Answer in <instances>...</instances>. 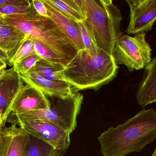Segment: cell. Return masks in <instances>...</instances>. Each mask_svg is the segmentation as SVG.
Wrapping results in <instances>:
<instances>
[{
    "mask_svg": "<svg viewBox=\"0 0 156 156\" xmlns=\"http://www.w3.org/2000/svg\"><path fill=\"white\" fill-rule=\"evenodd\" d=\"M80 25V32L82 41L84 46L85 50L92 55H96L98 53L99 49L98 48L94 42L92 37L86 30L83 22L79 23Z\"/></svg>",
    "mask_w": 156,
    "mask_h": 156,
    "instance_id": "603a6c76",
    "label": "cell"
},
{
    "mask_svg": "<svg viewBox=\"0 0 156 156\" xmlns=\"http://www.w3.org/2000/svg\"><path fill=\"white\" fill-rule=\"evenodd\" d=\"M156 138V111L142 109L133 117L112 126L98 137L103 156H126L141 151Z\"/></svg>",
    "mask_w": 156,
    "mask_h": 156,
    "instance_id": "6da1fadb",
    "label": "cell"
},
{
    "mask_svg": "<svg viewBox=\"0 0 156 156\" xmlns=\"http://www.w3.org/2000/svg\"><path fill=\"white\" fill-rule=\"evenodd\" d=\"M26 37L20 30L7 22L4 17H0V39L7 48L9 62Z\"/></svg>",
    "mask_w": 156,
    "mask_h": 156,
    "instance_id": "9a60e30c",
    "label": "cell"
},
{
    "mask_svg": "<svg viewBox=\"0 0 156 156\" xmlns=\"http://www.w3.org/2000/svg\"><path fill=\"white\" fill-rule=\"evenodd\" d=\"M83 100V95L77 92L68 98L58 99L54 106L48 109L10 115L7 121L17 125L22 121L42 119L56 124L71 134L77 126L76 119Z\"/></svg>",
    "mask_w": 156,
    "mask_h": 156,
    "instance_id": "5b68a950",
    "label": "cell"
},
{
    "mask_svg": "<svg viewBox=\"0 0 156 156\" xmlns=\"http://www.w3.org/2000/svg\"><path fill=\"white\" fill-rule=\"evenodd\" d=\"M24 131L48 143L63 156L70 145V134L56 124L42 119L19 122Z\"/></svg>",
    "mask_w": 156,
    "mask_h": 156,
    "instance_id": "52a82bcc",
    "label": "cell"
},
{
    "mask_svg": "<svg viewBox=\"0 0 156 156\" xmlns=\"http://www.w3.org/2000/svg\"><path fill=\"white\" fill-rule=\"evenodd\" d=\"M0 49H2L7 53V48L3 42L0 39Z\"/></svg>",
    "mask_w": 156,
    "mask_h": 156,
    "instance_id": "4316f807",
    "label": "cell"
},
{
    "mask_svg": "<svg viewBox=\"0 0 156 156\" xmlns=\"http://www.w3.org/2000/svg\"><path fill=\"white\" fill-rule=\"evenodd\" d=\"M41 59L37 54L24 58L13 65L14 71L19 74H25L34 67L36 63Z\"/></svg>",
    "mask_w": 156,
    "mask_h": 156,
    "instance_id": "7402d4cb",
    "label": "cell"
},
{
    "mask_svg": "<svg viewBox=\"0 0 156 156\" xmlns=\"http://www.w3.org/2000/svg\"><path fill=\"white\" fill-rule=\"evenodd\" d=\"M20 74L12 67L5 70L0 77V115L3 125L12 112V105L14 98L23 86Z\"/></svg>",
    "mask_w": 156,
    "mask_h": 156,
    "instance_id": "9c48e42d",
    "label": "cell"
},
{
    "mask_svg": "<svg viewBox=\"0 0 156 156\" xmlns=\"http://www.w3.org/2000/svg\"><path fill=\"white\" fill-rule=\"evenodd\" d=\"M0 12L4 16L12 15H24L37 13L32 3L28 6L0 5Z\"/></svg>",
    "mask_w": 156,
    "mask_h": 156,
    "instance_id": "44dd1931",
    "label": "cell"
},
{
    "mask_svg": "<svg viewBox=\"0 0 156 156\" xmlns=\"http://www.w3.org/2000/svg\"><path fill=\"white\" fill-rule=\"evenodd\" d=\"M32 3L34 9L39 15L44 17H49L47 9L41 1L33 0Z\"/></svg>",
    "mask_w": 156,
    "mask_h": 156,
    "instance_id": "cb8c5ba5",
    "label": "cell"
},
{
    "mask_svg": "<svg viewBox=\"0 0 156 156\" xmlns=\"http://www.w3.org/2000/svg\"><path fill=\"white\" fill-rule=\"evenodd\" d=\"M34 49L35 52L41 59H44L49 62L66 66L68 62L63 56L44 44L34 41Z\"/></svg>",
    "mask_w": 156,
    "mask_h": 156,
    "instance_id": "d6986e66",
    "label": "cell"
},
{
    "mask_svg": "<svg viewBox=\"0 0 156 156\" xmlns=\"http://www.w3.org/2000/svg\"><path fill=\"white\" fill-rule=\"evenodd\" d=\"M0 60L7 64H9V60L7 53L2 49H0Z\"/></svg>",
    "mask_w": 156,
    "mask_h": 156,
    "instance_id": "484cf974",
    "label": "cell"
},
{
    "mask_svg": "<svg viewBox=\"0 0 156 156\" xmlns=\"http://www.w3.org/2000/svg\"><path fill=\"white\" fill-rule=\"evenodd\" d=\"M64 14L77 22H83V16L77 0H49Z\"/></svg>",
    "mask_w": 156,
    "mask_h": 156,
    "instance_id": "ac0fdd59",
    "label": "cell"
},
{
    "mask_svg": "<svg viewBox=\"0 0 156 156\" xmlns=\"http://www.w3.org/2000/svg\"><path fill=\"white\" fill-rule=\"evenodd\" d=\"M23 156H60V155L50 144L29 134Z\"/></svg>",
    "mask_w": 156,
    "mask_h": 156,
    "instance_id": "2e32d148",
    "label": "cell"
},
{
    "mask_svg": "<svg viewBox=\"0 0 156 156\" xmlns=\"http://www.w3.org/2000/svg\"><path fill=\"white\" fill-rule=\"evenodd\" d=\"M64 66L49 62L44 59H40L34 67L28 73H35L45 79L51 81H64L62 72Z\"/></svg>",
    "mask_w": 156,
    "mask_h": 156,
    "instance_id": "e0dca14e",
    "label": "cell"
},
{
    "mask_svg": "<svg viewBox=\"0 0 156 156\" xmlns=\"http://www.w3.org/2000/svg\"><path fill=\"white\" fill-rule=\"evenodd\" d=\"M129 21L125 32L136 34L151 31L156 18V0H126Z\"/></svg>",
    "mask_w": 156,
    "mask_h": 156,
    "instance_id": "ba28073f",
    "label": "cell"
},
{
    "mask_svg": "<svg viewBox=\"0 0 156 156\" xmlns=\"http://www.w3.org/2000/svg\"><path fill=\"white\" fill-rule=\"evenodd\" d=\"M3 17L7 22L20 30L26 36L61 55L68 63L78 51L49 17H42L37 13Z\"/></svg>",
    "mask_w": 156,
    "mask_h": 156,
    "instance_id": "277c9868",
    "label": "cell"
},
{
    "mask_svg": "<svg viewBox=\"0 0 156 156\" xmlns=\"http://www.w3.org/2000/svg\"><path fill=\"white\" fill-rule=\"evenodd\" d=\"M36 54L34 49V41L27 36L12 59L10 61L9 65H13L24 58Z\"/></svg>",
    "mask_w": 156,
    "mask_h": 156,
    "instance_id": "ffe728a7",
    "label": "cell"
},
{
    "mask_svg": "<svg viewBox=\"0 0 156 156\" xmlns=\"http://www.w3.org/2000/svg\"><path fill=\"white\" fill-rule=\"evenodd\" d=\"M4 71H5V69H0V77L2 75Z\"/></svg>",
    "mask_w": 156,
    "mask_h": 156,
    "instance_id": "f546056e",
    "label": "cell"
},
{
    "mask_svg": "<svg viewBox=\"0 0 156 156\" xmlns=\"http://www.w3.org/2000/svg\"><path fill=\"white\" fill-rule=\"evenodd\" d=\"M119 69L113 55L103 50L99 49L96 55L81 50L64 67L62 76L76 93L88 89L98 91L116 77Z\"/></svg>",
    "mask_w": 156,
    "mask_h": 156,
    "instance_id": "7a4b0ae2",
    "label": "cell"
},
{
    "mask_svg": "<svg viewBox=\"0 0 156 156\" xmlns=\"http://www.w3.org/2000/svg\"><path fill=\"white\" fill-rule=\"evenodd\" d=\"M31 3L29 0H0V5L28 6Z\"/></svg>",
    "mask_w": 156,
    "mask_h": 156,
    "instance_id": "d4e9b609",
    "label": "cell"
},
{
    "mask_svg": "<svg viewBox=\"0 0 156 156\" xmlns=\"http://www.w3.org/2000/svg\"><path fill=\"white\" fill-rule=\"evenodd\" d=\"M51 107V103L46 95L35 87L27 84L22 87L14 98L10 115L44 110Z\"/></svg>",
    "mask_w": 156,
    "mask_h": 156,
    "instance_id": "30bf717a",
    "label": "cell"
},
{
    "mask_svg": "<svg viewBox=\"0 0 156 156\" xmlns=\"http://www.w3.org/2000/svg\"><path fill=\"white\" fill-rule=\"evenodd\" d=\"M143 77L136 95L138 104L142 107L156 101V58L145 67Z\"/></svg>",
    "mask_w": 156,
    "mask_h": 156,
    "instance_id": "5bb4252c",
    "label": "cell"
},
{
    "mask_svg": "<svg viewBox=\"0 0 156 156\" xmlns=\"http://www.w3.org/2000/svg\"><path fill=\"white\" fill-rule=\"evenodd\" d=\"M48 12V16L77 51L85 50L82 41L79 23L66 16L49 1L41 0Z\"/></svg>",
    "mask_w": 156,
    "mask_h": 156,
    "instance_id": "7c38bea8",
    "label": "cell"
},
{
    "mask_svg": "<svg viewBox=\"0 0 156 156\" xmlns=\"http://www.w3.org/2000/svg\"><path fill=\"white\" fill-rule=\"evenodd\" d=\"M151 156H156V149L155 148V150H154V152H153L152 155H151Z\"/></svg>",
    "mask_w": 156,
    "mask_h": 156,
    "instance_id": "4dcf8cb0",
    "label": "cell"
},
{
    "mask_svg": "<svg viewBox=\"0 0 156 156\" xmlns=\"http://www.w3.org/2000/svg\"><path fill=\"white\" fill-rule=\"evenodd\" d=\"M146 33L129 36L122 35L117 41L113 56L117 65H124L132 72L145 68L151 61V50Z\"/></svg>",
    "mask_w": 156,
    "mask_h": 156,
    "instance_id": "8992f818",
    "label": "cell"
},
{
    "mask_svg": "<svg viewBox=\"0 0 156 156\" xmlns=\"http://www.w3.org/2000/svg\"><path fill=\"white\" fill-rule=\"evenodd\" d=\"M7 67V64L0 60V69H5Z\"/></svg>",
    "mask_w": 156,
    "mask_h": 156,
    "instance_id": "83f0119b",
    "label": "cell"
},
{
    "mask_svg": "<svg viewBox=\"0 0 156 156\" xmlns=\"http://www.w3.org/2000/svg\"><path fill=\"white\" fill-rule=\"evenodd\" d=\"M4 15L1 13V12H0V17H3Z\"/></svg>",
    "mask_w": 156,
    "mask_h": 156,
    "instance_id": "1f68e13d",
    "label": "cell"
},
{
    "mask_svg": "<svg viewBox=\"0 0 156 156\" xmlns=\"http://www.w3.org/2000/svg\"><path fill=\"white\" fill-rule=\"evenodd\" d=\"M23 81L41 91L45 95L64 99L73 95V87L65 81H51L35 73L20 74Z\"/></svg>",
    "mask_w": 156,
    "mask_h": 156,
    "instance_id": "8fae6325",
    "label": "cell"
},
{
    "mask_svg": "<svg viewBox=\"0 0 156 156\" xmlns=\"http://www.w3.org/2000/svg\"><path fill=\"white\" fill-rule=\"evenodd\" d=\"M86 30L98 48L113 55L117 41L122 35V15L112 0H77Z\"/></svg>",
    "mask_w": 156,
    "mask_h": 156,
    "instance_id": "3957f363",
    "label": "cell"
},
{
    "mask_svg": "<svg viewBox=\"0 0 156 156\" xmlns=\"http://www.w3.org/2000/svg\"><path fill=\"white\" fill-rule=\"evenodd\" d=\"M29 134L15 124L0 130V156H23Z\"/></svg>",
    "mask_w": 156,
    "mask_h": 156,
    "instance_id": "4fadbf2b",
    "label": "cell"
},
{
    "mask_svg": "<svg viewBox=\"0 0 156 156\" xmlns=\"http://www.w3.org/2000/svg\"><path fill=\"white\" fill-rule=\"evenodd\" d=\"M4 126L3 125V121H2L1 116L0 115V130L1 129L2 126Z\"/></svg>",
    "mask_w": 156,
    "mask_h": 156,
    "instance_id": "f1b7e54d",
    "label": "cell"
}]
</instances>
